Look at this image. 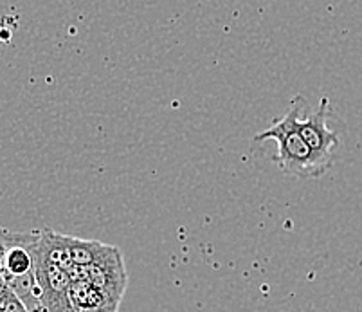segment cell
Returning <instances> with one entry per match:
<instances>
[{
	"instance_id": "cell-1",
	"label": "cell",
	"mask_w": 362,
	"mask_h": 312,
	"mask_svg": "<svg viewBox=\"0 0 362 312\" xmlns=\"http://www.w3.org/2000/svg\"><path fill=\"white\" fill-rule=\"evenodd\" d=\"M305 108V98H292L291 108L281 120L274 121L263 132L255 136V143H263L267 139H274L278 143V154L274 163L287 175L298 179H317L332 168V161L322 159L308 146L298 130V120Z\"/></svg>"
},
{
	"instance_id": "cell-2",
	"label": "cell",
	"mask_w": 362,
	"mask_h": 312,
	"mask_svg": "<svg viewBox=\"0 0 362 312\" xmlns=\"http://www.w3.org/2000/svg\"><path fill=\"white\" fill-rule=\"evenodd\" d=\"M72 280H88L96 287L103 289L121 301L127 287V271H124L123 256L114 245H105L101 255L87 267H74L71 271Z\"/></svg>"
},
{
	"instance_id": "cell-3",
	"label": "cell",
	"mask_w": 362,
	"mask_h": 312,
	"mask_svg": "<svg viewBox=\"0 0 362 312\" xmlns=\"http://www.w3.org/2000/svg\"><path fill=\"white\" fill-rule=\"evenodd\" d=\"M328 114H330V101L327 98H322L319 103L317 110L310 114L308 117L298 120V130L303 136V139L307 141L308 146L314 150L317 156L322 159L332 161L334 163V152L339 146V137L334 130H330L327 125Z\"/></svg>"
},
{
	"instance_id": "cell-4",
	"label": "cell",
	"mask_w": 362,
	"mask_h": 312,
	"mask_svg": "<svg viewBox=\"0 0 362 312\" xmlns=\"http://www.w3.org/2000/svg\"><path fill=\"white\" fill-rule=\"evenodd\" d=\"M72 312H117L119 301L88 280H72L69 289Z\"/></svg>"
},
{
	"instance_id": "cell-5",
	"label": "cell",
	"mask_w": 362,
	"mask_h": 312,
	"mask_svg": "<svg viewBox=\"0 0 362 312\" xmlns=\"http://www.w3.org/2000/svg\"><path fill=\"white\" fill-rule=\"evenodd\" d=\"M67 242L74 267H87V265H90L101 255L105 245H107L94 241H81V238H76V236H67Z\"/></svg>"
},
{
	"instance_id": "cell-6",
	"label": "cell",
	"mask_w": 362,
	"mask_h": 312,
	"mask_svg": "<svg viewBox=\"0 0 362 312\" xmlns=\"http://www.w3.org/2000/svg\"><path fill=\"white\" fill-rule=\"evenodd\" d=\"M0 312H31L6 282L0 284Z\"/></svg>"
}]
</instances>
